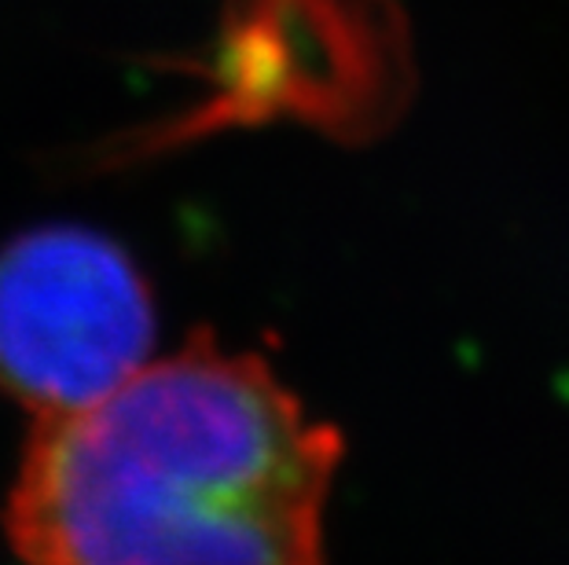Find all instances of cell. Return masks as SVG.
<instances>
[{"instance_id":"obj_2","label":"cell","mask_w":569,"mask_h":565,"mask_svg":"<svg viewBox=\"0 0 569 565\" xmlns=\"http://www.w3.org/2000/svg\"><path fill=\"white\" fill-rule=\"evenodd\" d=\"M154 309L137 264L74 224L0 250V390L33 415L78 412L151 364Z\"/></svg>"},{"instance_id":"obj_1","label":"cell","mask_w":569,"mask_h":565,"mask_svg":"<svg viewBox=\"0 0 569 565\" xmlns=\"http://www.w3.org/2000/svg\"><path fill=\"white\" fill-rule=\"evenodd\" d=\"M338 460L264 360L191 339L41 418L4 525L22 565H323Z\"/></svg>"}]
</instances>
